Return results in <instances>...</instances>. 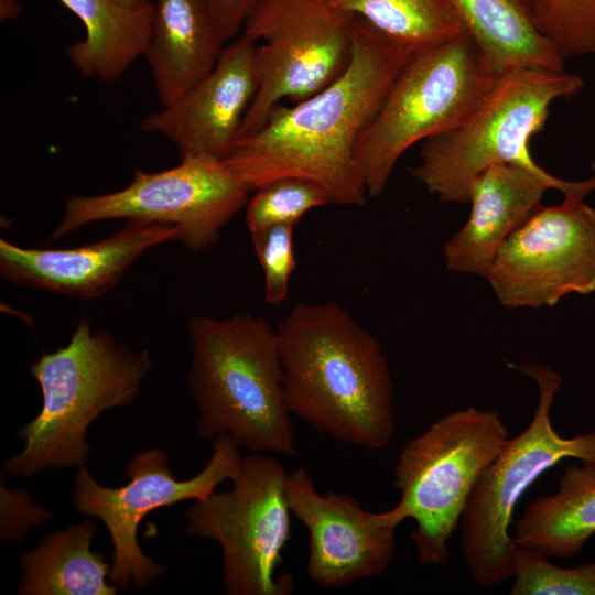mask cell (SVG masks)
<instances>
[{
	"label": "cell",
	"instance_id": "cell-21",
	"mask_svg": "<svg viewBox=\"0 0 595 595\" xmlns=\"http://www.w3.org/2000/svg\"><path fill=\"white\" fill-rule=\"evenodd\" d=\"M97 523L86 519L47 534L20 554V595H116L108 583L111 563L91 550Z\"/></svg>",
	"mask_w": 595,
	"mask_h": 595
},
{
	"label": "cell",
	"instance_id": "cell-20",
	"mask_svg": "<svg viewBox=\"0 0 595 595\" xmlns=\"http://www.w3.org/2000/svg\"><path fill=\"white\" fill-rule=\"evenodd\" d=\"M465 31L495 72L565 71V60L539 32L529 0H451Z\"/></svg>",
	"mask_w": 595,
	"mask_h": 595
},
{
	"label": "cell",
	"instance_id": "cell-15",
	"mask_svg": "<svg viewBox=\"0 0 595 595\" xmlns=\"http://www.w3.org/2000/svg\"><path fill=\"white\" fill-rule=\"evenodd\" d=\"M256 42L238 35L214 67L174 102L145 116L141 130L172 142L181 158L227 159L258 88Z\"/></svg>",
	"mask_w": 595,
	"mask_h": 595
},
{
	"label": "cell",
	"instance_id": "cell-23",
	"mask_svg": "<svg viewBox=\"0 0 595 595\" xmlns=\"http://www.w3.org/2000/svg\"><path fill=\"white\" fill-rule=\"evenodd\" d=\"M329 3L412 52L465 32L451 0H331Z\"/></svg>",
	"mask_w": 595,
	"mask_h": 595
},
{
	"label": "cell",
	"instance_id": "cell-16",
	"mask_svg": "<svg viewBox=\"0 0 595 595\" xmlns=\"http://www.w3.org/2000/svg\"><path fill=\"white\" fill-rule=\"evenodd\" d=\"M174 226L129 219L116 234L73 248H29L0 239V275L20 286L94 300L115 288L148 249L181 241Z\"/></svg>",
	"mask_w": 595,
	"mask_h": 595
},
{
	"label": "cell",
	"instance_id": "cell-22",
	"mask_svg": "<svg viewBox=\"0 0 595 595\" xmlns=\"http://www.w3.org/2000/svg\"><path fill=\"white\" fill-rule=\"evenodd\" d=\"M595 534V465H571L558 490L533 500L515 522L516 544L545 558H571Z\"/></svg>",
	"mask_w": 595,
	"mask_h": 595
},
{
	"label": "cell",
	"instance_id": "cell-30",
	"mask_svg": "<svg viewBox=\"0 0 595 595\" xmlns=\"http://www.w3.org/2000/svg\"><path fill=\"white\" fill-rule=\"evenodd\" d=\"M15 7H18V3L14 0H1V13L8 10L3 18L4 20L14 18L19 13V10H15Z\"/></svg>",
	"mask_w": 595,
	"mask_h": 595
},
{
	"label": "cell",
	"instance_id": "cell-6",
	"mask_svg": "<svg viewBox=\"0 0 595 595\" xmlns=\"http://www.w3.org/2000/svg\"><path fill=\"white\" fill-rule=\"evenodd\" d=\"M584 79L566 71L520 69L502 75L461 125L423 141L414 180L445 203H468L474 180L510 163L551 176L532 159L530 140L543 129L553 101L577 95Z\"/></svg>",
	"mask_w": 595,
	"mask_h": 595
},
{
	"label": "cell",
	"instance_id": "cell-5",
	"mask_svg": "<svg viewBox=\"0 0 595 595\" xmlns=\"http://www.w3.org/2000/svg\"><path fill=\"white\" fill-rule=\"evenodd\" d=\"M500 77L466 31L413 52L357 147L368 197L382 194L407 150L461 125Z\"/></svg>",
	"mask_w": 595,
	"mask_h": 595
},
{
	"label": "cell",
	"instance_id": "cell-19",
	"mask_svg": "<svg viewBox=\"0 0 595 595\" xmlns=\"http://www.w3.org/2000/svg\"><path fill=\"white\" fill-rule=\"evenodd\" d=\"M60 1L85 28L84 39L66 48L82 76L112 83L144 55L153 17L151 0L133 8L116 0Z\"/></svg>",
	"mask_w": 595,
	"mask_h": 595
},
{
	"label": "cell",
	"instance_id": "cell-27",
	"mask_svg": "<svg viewBox=\"0 0 595 595\" xmlns=\"http://www.w3.org/2000/svg\"><path fill=\"white\" fill-rule=\"evenodd\" d=\"M294 226L278 224L250 232L264 275V299L273 306L286 299L290 279L296 266L293 248Z\"/></svg>",
	"mask_w": 595,
	"mask_h": 595
},
{
	"label": "cell",
	"instance_id": "cell-8",
	"mask_svg": "<svg viewBox=\"0 0 595 595\" xmlns=\"http://www.w3.org/2000/svg\"><path fill=\"white\" fill-rule=\"evenodd\" d=\"M509 432L496 411L475 407L446 413L402 447L394 467L396 505L415 521L411 539L421 565H442L465 506Z\"/></svg>",
	"mask_w": 595,
	"mask_h": 595
},
{
	"label": "cell",
	"instance_id": "cell-1",
	"mask_svg": "<svg viewBox=\"0 0 595 595\" xmlns=\"http://www.w3.org/2000/svg\"><path fill=\"white\" fill-rule=\"evenodd\" d=\"M413 52L356 18L350 63L331 85L290 106L274 107L225 159L253 192L283 177L321 184L333 204L364 206L356 151L394 79Z\"/></svg>",
	"mask_w": 595,
	"mask_h": 595
},
{
	"label": "cell",
	"instance_id": "cell-25",
	"mask_svg": "<svg viewBox=\"0 0 595 595\" xmlns=\"http://www.w3.org/2000/svg\"><path fill=\"white\" fill-rule=\"evenodd\" d=\"M539 32L563 60L595 55V0H529Z\"/></svg>",
	"mask_w": 595,
	"mask_h": 595
},
{
	"label": "cell",
	"instance_id": "cell-18",
	"mask_svg": "<svg viewBox=\"0 0 595 595\" xmlns=\"http://www.w3.org/2000/svg\"><path fill=\"white\" fill-rule=\"evenodd\" d=\"M147 60L162 106L180 98L216 64L224 46L207 0H152Z\"/></svg>",
	"mask_w": 595,
	"mask_h": 595
},
{
	"label": "cell",
	"instance_id": "cell-26",
	"mask_svg": "<svg viewBox=\"0 0 595 595\" xmlns=\"http://www.w3.org/2000/svg\"><path fill=\"white\" fill-rule=\"evenodd\" d=\"M510 595H595V562L562 567L516 544Z\"/></svg>",
	"mask_w": 595,
	"mask_h": 595
},
{
	"label": "cell",
	"instance_id": "cell-10",
	"mask_svg": "<svg viewBox=\"0 0 595 595\" xmlns=\"http://www.w3.org/2000/svg\"><path fill=\"white\" fill-rule=\"evenodd\" d=\"M356 17L317 0H261L240 34L256 44L258 88L240 139L257 131L284 100L300 102L348 67ZM239 139V140H240Z\"/></svg>",
	"mask_w": 595,
	"mask_h": 595
},
{
	"label": "cell",
	"instance_id": "cell-13",
	"mask_svg": "<svg viewBox=\"0 0 595 595\" xmlns=\"http://www.w3.org/2000/svg\"><path fill=\"white\" fill-rule=\"evenodd\" d=\"M485 278L509 309L594 292L595 209L577 197L541 205L504 242Z\"/></svg>",
	"mask_w": 595,
	"mask_h": 595
},
{
	"label": "cell",
	"instance_id": "cell-9",
	"mask_svg": "<svg viewBox=\"0 0 595 595\" xmlns=\"http://www.w3.org/2000/svg\"><path fill=\"white\" fill-rule=\"evenodd\" d=\"M288 476L272 454L250 452L230 489L215 490L186 509V534L220 545L226 594L291 593V577L277 574L291 532Z\"/></svg>",
	"mask_w": 595,
	"mask_h": 595
},
{
	"label": "cell",
	"instance_id": "cell-31",
	"mask_svg": "<svg viewBox=\"0 0 595 595\" xmlns=\"http://www.w3.org/2000/svg\"><path fill=\"white\" fill-rule=\"evenodd\" d=\"M116 1L119 2L120 4L125 6V7L133 8V7H138V6L143 4L149 0H116Z\"/></svg>",
	"mask_w": 595,
	"mask_h": 595
},
{
	"label": "cell",
	"instance_id": "cell-17",
	"mask_svg": "<svg viewBox=\"0 0 595 595\" xmlns=\"http://www.w3.org/2000/svg\"><path fill=\"white\" fill-rule=\"evenodd\" d=\"M548 188L559 190L564 197L584 198L595 191V176L570 182L510 163L483 171L469 188L468 220L444 245L446 268L486 277L504 242L541 206Z\"/></svg>",
	"mask_w": 595,
	"mask_h": 595
},
{
	"label": "cell",
	"instance_id": "cell-32",
	"mask_svg": "<svg viewBox=\"0 0 595 595\" xmlns=\"http://www.w3.org/2000/svg\"><path fill=\"white\" fill-rule=\"evenodd\" d=\"M317 1H324V2H329L331 0H317Z\"/></svg>",
	"mask_w": 595,
	"mask_h": 595
},
{
	"label": "cell",
	"instance_id": "cell-14",
	"mask_svg": "<svg viewBox=\"0 0 595 595\" xmlns=\"http://www.w3.org/2000/svg\"><path fill=\"white\" fill-rule=\"evenodd\" d=\"M286 497L292 516L309 531L305 570L313 583L336 588L389 569L404 520L396 506L371 512L349 494H321L305 468L289 473Z\"/></svg>",
	"mask_w": 595,
	"mask_h": 595
},
{
	"label": "cell",
	"instance_id": "cell-29",
	"mask_svg": "<svg viewBox=\"0 0 595 595\" xmlns=\"http://www.w3.org/2000/svg\"><path fill=\"white\" fill-rule=\"evenodd\" d=\"M261 0H207L225 44L240 35L244 25Z\"/></svg>",
	"mask_w": 595,
	"mask_h": 595
},
{
	"label": "cell",
	"instance_id": "cell-4",
	"mask_svg": "<svg viewBox=\"0 0 595 595\" xmlns=\"http://www.w3.org/2000/svg\"><path fill=\"white\" fill-rule=\"evenodd\" d=\"M147 350L119 344L105 331L78 322L66 346L43 354L29 369L42 391L39 414L18 430L24 447L3 461L18 477L86 466L88 426L101 412L129 405L150 370Z\"/></svg>",
	"mask_w": 595,
	"mask_h": 595
},
{
	"label": "cell",
	"instance_id": "cell-11",
	"mask_svg": "<svg viewBox=\"0 0 595 595\" xmlns=\"http://www.w3.org/2000/svg\"><path fill=\"white\" fill-rule=\"evenodd\" d=\"M213 453L195 476L178 480L162 448H149L134 455L126 466L129 482L118 488L100 485L86 466L74 477V508L99 519L109 532L112 551L109 581L119 591L132 584L144 588L165 569L141 550L138 529L143 518L162 507L183 500H203L224 480H232L241 463V447L228 434L212 440Z\"/></svg>",
	"mask_w": 595,
	"mask_h": 595
},
{
	"label": "cell",
	"instance_id": "cell-28",
	"mask_svg": "<svg viewBox=\"0 0 595 595\" xmlns=\"http://www.w3.org/2000/svg\"><path fill=\"white\" fill-rule=\"evenodd\" d=\"M0 501V537L9 543L24 541L30 528L44 524L54 518L52 511L35 505L24 488L10 489L2 479Z\"/></svg>",
	"mask_w": 595,
	"mask_h": 595
},
{
	"label": "cell",
	"instance_id": "cell-12",
	"mask_svg": "<svg viewBox=\"0 0 595 595\" xmlns=\"http://www.w3.org/2000/svg\"><path fill=\"white\" fill-rule=\"evenodd\" d=\"M249 193L225 160L182 158L176 166L159 172L136 169L122 190L68 198L50 240L95 221L140 219L176 226L181 242L201 251L215 244L220 230L246 206Z\"/></svg>",
	"mask_w": 595,
	"mask_h": 595
},
{
	"label": "cell",
	"instance_id": "cell-2",
	"mask_svg": "<svg viewBox=\"0 0 595 595\" xmlns=\"http://www.w3.org/2000/svg\"><path fill=\"white\" fill-rule=\"evenodd\" d=\"M275 332L289 413L345 444L386 448L393 381L377 338L336 302L294 304Z\"/></svg>",
	"mask_w": 595,
	"mask_h": 595
},
{
	"label": "cell",
	"instance_id": "cell-7",
	"mask_svg": "<svg viewBox=\"0 0 595 595\" xmlns=\"http://www.w3.org/2000/svg\"><path fill=\"white\" fill-rule=\"evenodd\" d=\"M516 368L537 382L538 404L529 425L509 437L482 474L458 527L464 564L473 581L483 587L512 577L516 543L509 529L515 507L526 490L565 458L595 465V431L564 437L552 425L550 412L562 377L541 365Z\"/></svg>",
	"mask_w": 595,
	"mask_h": 595
},
{
	"label": "cell",
	"instance_id": "cell-3",
	"mask_svg": "<svg viewBox=\"0 0 595 595\" xmlns=\"http://www.w3.org/2000/svg\"><path fill=\"white\" fill-rule=\"evenodd\" d=\"M187 327L197 434H228L249 452L294 456L275 327L251 314L192 315Z\"/></svg>",
	"mask_w": 595,
	"mask_h": 595
},
{
	"label": "cell",
	"instance_id": "cell-24",
	"mask_svg": "<svg viewBox=\"0 0 595 595\" xmlns=\"http://www.w3.org/2000/svg\"><path fill=\"white\" fill-rule=\"evenodd\" d=\"M253 192L245 206L250 232L278 224L296 225L310 210L333 204L321 184L302 177L279 178Z\"/></svg>",
	"mask_w": 595,
	"mask_h": 595
}]
</instances>
